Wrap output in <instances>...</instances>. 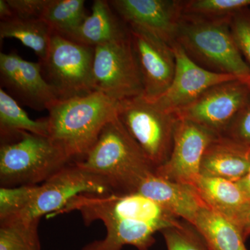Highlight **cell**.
<instances>
[{
    "mask_svg": "<svg viewBox=\"0 0 250 250\" xmlns=\"http://www.w3.org/2000/svg\"><path fill=\"white\" fill-rule=\"evenodd\" d=\"M72 211L80 212L87 226L99 220L106 229L103 239L92 242L81 250H121L125 246L148 250L155 243L156 233L182 223L139 192L83 194L51 218Z\"/></svg>",
    "mask_w": 250,
    "mask_h": 250,
    "instance_id": "1",
    "label": "cell"
},
{
    "mask_svg": "<svg viewBox=\"0 0 250 250\" xmlns=\"http://www.w3.org/2000/svg\"><path fill=\"white\" fill-rule=\"evenodd\" d=\"M118 102L100 92L57 100L47 111L49 137L72 162L82 161L105 125L118 116Z\"/></svg>",
    "mask_w": 250,
    "mask_h": 250,
    "instance_id": "2",
    "label": "cell"
},
{
    "mask_svg": "<svg viewBox=\"0 0 250 250\" xmlns=\"http://www.w3.org/2000/svg\"><path fill=\"white\" fill-rule=\"evenodd\" d=\"M81 167L106 179L113 192H137L141 183L155 172L139 145L118 116L105 125Z\"/></svg>",
    "mask_w": 250,
    "mask_h": 250,
    "instance_id": "3",
    "label": "cell"
},
{
    "mask_svg": "<svg viewBox=\"0 0 250 250\" xmlns=\"http://www.w3.org/2000/svg\"><path fill=\"white\" fill-rule=\"evenodd\" d=\"M230 20L210 21L182 15L176 42L202 68L250 81V69L233 40Z\"/></svg>",
    "mask_w": 250,
    "mask_h": 250,
    "instance_id": "4",
    "label": "cell"
},
{
    "mask_svg": "<svg viewBox=\"0 0 250 250\" xmlns=\"http://www.w3.org/2000/svg\"><path fill=\"white\" fill-rule=\"evenodd\" d=\"M70 163L48 136L21 131L1 136V187L39 185Z\"/></svg>",
    "mask_w": 250,
    "mask_h": 250,
    "instance_id": "5",
    "label": "cell"
},
{
    "mask_svg": "<svg viewBox=\"0 0 250 250\" xmlns=\"http://www.w3.org/2000/svg\"><path fill=\"white\" fill-rule=\"evenodd\" d=\"M118 118L155 170L168 160L178 121L174 113L141 95L118 102Z\"/></svg>",
    "mask_w": 250,
    "mask_h": 250,
    "instance_id": "6",
    "label": "cell"
},
{
    "mask_svg": "<svg viewBox=\"0 0 250 250\" xmlns=\"http://www.w3.org/2000/svg\"><path fill=\"white\" fill-rule=\"evenodd\" d=\"M95 47L52 33L48 53L40 62L46 82L59 100L95 92L93 79Z\"/></svg>",
    "mask_w": 250,
    "mask_h": 250,
    "instance_id": "7",
    "label": "cell"
},
{
    "mask_svg": "<svg viewBox=\"0 0 250 250\" xmlns=\"http://www.w3.org/2000/svg\"><path fill=\"white\" fill-rule=\"evenodd\" d=\"M113 192L106 179L85 170L76 162L70 163L39 185L30 205L16 218L32 220L45 215L51 217L78 195Z\"/></svg>",
    "mask_w": 250,
    "mask_h": 250,
    "instance_id": "8",
    "label": "cell"
},
{
    "mask_svg": "<svg viewBox=\"0 0 250 250\" xmlns=\"http://www.w3.org/2000/svg\"><path fill=\"white\" fill-rule=\"evenodd\" d=\"M93 79L95 91L117 102L143 95L142 78L130 36L95 47Z\"/></svg>",
    "mask_w": 250,
    "mask_h": 250,
    "instance_id": "9",
    "label": "cell"
},
{
    "mask_svg": "<svg viewBox=\"0 0 250 250\" xmlns=\"http://www.w3.org/2000/svg\"><path fill=\"white\" fill-rule=\"evenodd\" d=\"M250 96V81L236 80L210 87L192 103L174 113L217 136L225 132Z\"/></svg>",
    "mask_w": 250,
    "mask_h": 250,
    "instance_id": "10",
    "label": "cell"
},
{
    "mask_svg": "<svg viewBox=\"0 0 250 250\" xmlns=\"http://www.w3.org/2000/svg\"><path fill=\"white\" fill-rule=\"evenodd\" d=\"M108 2L128 27L150 34L171 47L175 43L182 16V0H111Z\"/></svg>",
    "mask_w": 250,
    "mask_h": 250,
    "instance_id": "11",
    "label": "cell"
},
{
    "mask_svg": "<svg viewBox=\"0 0 250 250\" xmlns=\"http://www.w3.org/2000/svg\"><path fill=\"white\" fill-rule=\"evenodd\" d=\"M216 136L195 123L178 120L170 157L155 173L172 182L193 186L200 176L206 149Z\"/></svg>",
    "mask_w": 250,
    "mask_h": 250,
    "instance_id": "12",
    "label": "cell"
},
{
    "mask_svg": "<svg viewBox=\"0 0 250 250\" xmlns=\"http://www.w3.org/2000/svg\"><path fill=\"white\" fill-rule=\"evenodd\" d=\"M1 88L33 109H48L58 100L46 82L40 62H28L16 52L0 54Z\"/></svg>",
    "mask_w": 250,
    "mask_h": 250,
    "instance_id": "13",
    "label": "cell"
},
{
    "mask_svg": "<svg viewBox=\"0 0 250 250\" xmlns=\"http://www.w3.org/2000/svg\"><path fill=\"white\" fill-rule=\"evenodd\" d=\"M129 29L130 41L142 78L143 95L154 100L168 89L173 80L176 69L173 49L150 34Z\"/></svg>",
    "mask_w": 250,
    "mask_h": 250,
    "instance_id": "14",
    "label": "cell"
},
{
    "mask_svg": "<svg viewBox=\"0 0 250 250\" xmlns=\"http://www.w3.org/2000/svg\"><path fill=\"white\" fill-rule=\"evenodd\" d=\"M172 47L176 59L173 80L165 93L151 100L166 111L177 113L213 85L229 81L245 80L233 75L208 71L192 62L177 42Z\"/></svg>",
    "mask_w": 250,
    "mask_h": 250,
    "instance_id": "15",
    "label": "cell"
},
{
    "mask_svg": "<svg viewBox=\"0 0 250 250\" xmlns=\"http://www.w3.org/2000/svg\"><path fill=\"white\" fill-rule=\"evenodd\" d=\"M137 192L192 226L200 209L206 205L194 186L167 180L155 172L143 181Z\"/></svg>",
    "mask_w": 250,
    "mask_h": 250,
    "instance_id": "16",
    "label": "cell"
},
{
    "mask_svg": "<svg viewBox=\"0 0 250 250\" xmlns=\"http://www.w3.org/2000/svg\"><path fill=\"white\" fill-rule=\"evenodd\" d=\"M250 169V147L223 136H217L206 149L200 175L237 182Z\"/></svg>",
    "mask_w": 250,
    "mask_h": 250,
    "instance_id": "17",
    "label": "cell"
},
{
    "mask_svg": "<svg viewBox=\"0 0 250 250\" xmlns=\"http://www.w3.org/2000/svg\"><path fill=\"white\" fill-rule=\"evenodd\" d=\"M65 38L95 47L129 39V29L108 1L95 0L91 14L87 16L76 30Z\"/></svg>",
    "mask_w": 250,
    "mask_h": 250,
    "instance_id": "18",
    "label": "cell"
},
{
    "mask_svg": "<svg viewBox=\"0 0 250 250\" xmlns=\"http://www.w3.org/2000/svg\"><path fill=\"white\" fill-rule=\"evenodd\" d=\"M193 186L206 205L233 223L250 201L236 182L227 179L200 175Z\"/></svg>",
    "mask_w": 250,
    "mask_h": 250,
    "instance_id": "19",
    "label": "cell"
},
{
    "mask_svg": "<svg viewBox=\"0 0 250 250\" xmlns=\"http://www.w3.org/2000/svg\"><path fill=\"white\" fill-rule=\"evenodd\" d=\"M192 226L208 250H248L236 224L208 206L200 209Z\"/></svg>",
    "mask_w": 250,
    "mask_h": 250,
    "instance_id": "20",
    "label": "cell"
},
{
    "mask_svg": "<svg viewBox=\"0 0 250 250\" xmlns=\"http://www.w3.org/2000/svg\"><path fill=\"white\" fill-rule=\"evenodd\" d=\"M52 30L41 18L14 17L1 21L0 39H16L32 49L40 60L47 57L50 45Z\"/></svg>",
    "mask_w": 250,
    "mask_h": 250,
    "instance_id": "21",
    "label": "cell"
},
{
    "mask_svg": "<svg viewBox=\"0 0 250 250\" xmlns=\"http://www.w3.org/2000/svg\"><path fill=\"white\" fill-rule=\"evenodd\" d=\"M20 131L49 137L48 120L31 119L18 102L0 88V134L2 136Z\"/></svg>",
    "mask_w": 250,
    "mask_h": 250,
    "instance_id": "22",
    "label": "cell"
},
{
    "mask_svg": "<svg viewBox=\"0 0 250 250\" xmlns=\"http://www.w3.org/2000/svg\"><path fill=\"white\" fill-rule=\"evenodd\" d=\"M86 17L84 0H49L42 19L52 32L67 37Z\"/></svg>",
    "mask_w": 250,
    "mask_h": 250,
    "instance_id": "23",
    "label": "cell"
},
{
    "mask_svg": "<svg viewBox=\"0 0 250 250\" xmlns=\"http://www.w3.org/2000/svg\"><path fill=\"white\" fill-rule=\"evenodd\" d=\"M39 221L16 218L0 223V250H41Z\"/></svg>",
    "mask_w": 250,
    "mask_h": 250,
    "instance_id": "24",
    "label": "cell"
},
{
    "mask_svg": "<svg viewBox=\"0 0 250 250\" xmlns=\"http://www.w3.org/2000/svg\"><path fill=\"white\" fill-rule=\"evenodd\" d=\"M250 0H182V15L210 21L230 20Z\"/></svg>",
    "mask_w": 250,
    "mask_h": 250,
    "instance_id": "25",
    "label": "cell"
},
{
    "mask_svg": "<svg viewBox=\"0 0 250 250\" xmlns=\"http://www.w3.org/2000/svg\"><path fill=\"white\" fill-rule=\"evenodd\" d=\"M39 185L0 188V223L16 218L29 207Z\"/></svg>",
    "mask_w": 250,
    "mask_h": 250,
    "instance_id": "26",
    "label": "cell"
},
{
    "mask_svg": "<svg viewBox=\"0 0 250 250\" xmlns=\"http://www.w3.org/2000/svg\"><path fill=\"white\" fill-rule=\"evenodd\" d=\"M167 250H208L200 233L193 226L182 223L163 230Z\"/></svg>",
    "mask_w": 250,
    "mask_h": 250,
    "instance_id": "27",
    "label": "cell"
},
{
    "mask_svg": "<svg viewBox=\"0 0 250 250\" xmlns=\"http://www.w3.org/2000/svg\"><path fill=\"white\" fill-rule=\"evenodd\" d=\"M229 27L235 43L250 69V6L233 15Z\"/></svg>",
    "mask_w": 250,
    "mask_h": 250,
    "instance_id": "28",
    "label": "cell"
},
{
    "mask_svg": "<svg viewBox=\"0 0 250 250\" xmlns=\"http://www.w3.org/2000/svg\"><path fill=\"white\" fill-rule=\"evenodd\" d=\"M220 136L234 140L250 147V96L244 106Z\"/></svg>",
    "mask_w": 250,
    "mask_h": 250,
    "instance_id": "29",
    "label": "cell"
},
{
    "mask_svg": "<svg viewBox=\"0 0 250 250\" xmlns=\"http://www.w3.org/2000/svg\"><path fill=\"white\" fill-rule=\"evenodd\" d=\"M14 17L42 19L49 0H7Z\"/></svg>",
    "mask_w": 250,
    "mask_h": 250,
    "instance_id": "30",
    "label": "cell"
},
{
    "mask_svg": "<svg viewBox=\"0 0 250 250\" xmlns=\"http://www.w3.org/2000/svg\"><path fill=\"white\" fill-rule=\"evenodd\" d=\"M243 235L245 241L250 236V201L234 222Z\"/></svg>",
    "mask_w": 250,
    "mask_h": 250,
    "instance_id": "31",
    "label": "cell"
},
{
    "mask_svg": "<svg viewBox=\"0 0 250 250\" xmlns=\"http://www.w3.org/2000/svg\"><path fill=\"white\" fill-rule=\"evenodd\" d=\"M14 17V14L7 0H0V18L1 21Z\"/></svg>",
    "mask_w": 250,
    "mask_h": 250,
    "instance_id": "32",
    "label": "cell"
},
{
    "mask_svg": "<svg viewBox=\"0 0 250 250\" xmlns=\"http://www.w3.org/2000/svg\"><path fill=\"white\" fill-rule=\"evenodd\" d=\"M236 183L247 196L250 199V169L248 173Z\"/></svg>",
    "mask_w": 250,
    "mask_h": 250,
    "instance_id": "33",
    "label": "cell"
}]
</instances>
